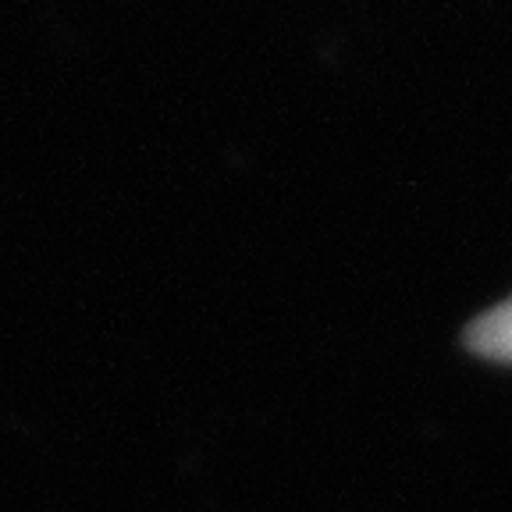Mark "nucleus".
Returning <instances> with one entry per match:
<instances>
[{
    "instance_id": "nucleus-1",
    "label": "nucleus",
    "mask_w": 512,
    "mask_h": 512,
    "mask_svg": "<svg viewBox=\"0 0 512 512\" xmlns=\"http://www.w3.org/2000/svg\"><path fill=\"white\" fill-rule=\"evenodd\" d=\"M466 345L484 360L512 363V299H505L495 310L480 313L466 328Z\"/></svg>"
}]
</instances>
